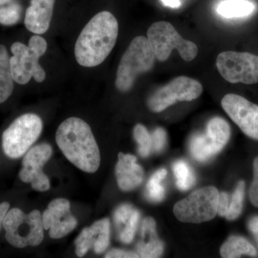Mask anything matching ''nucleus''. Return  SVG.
<instances>
[{"label": "nucleus", "instance_id": "14", "mask_svg": "<svg viewBox=\"0 0 258 258\" xmlns=\"http://www.w3.org/2000/svg\"><path fill=\"white\" fill-rule=\"evenodd\" d=\"M45 230L52 239H60L76 228L78 221L71 211V204L63 198L52 200L42 215Z\"/></svg>", "mask_w": 258, "mask_h": 258}, {"label": "nucleus", "instance_id": "1", "mask_svg": "<svg viewBox=\"0 0 258 258\" xmlns=\"http://www.w3.org/2000/svg\"><path fill=\"white\" fill-rule=\"evenodd\" d=\"M118 35L116 18L101 12L83 29L75 45V57L80 66L93 68L103 62L114 47Z\"/></svg>", "mask_w": 258, "mask_h": 258}, {"label": "nucleus", "instance_id": "6", "mask_svg": "<svg viewBox=\"0 0 258 258\" xmlns=\"http://www.w3.org/2000/svg\"><path fill=\"white\" fill-rule=\"evenodd\" d=\"M42 121L34 113L20 115L3 134L5 154L11 159H18L28 152L40 136Z\"/></svg>", "mask_w": 258, "mask_h": 258}, {"label": "nucleus", "instance_id": "7", "mask_svg": "<svg viewBox=\"0 0 258 258\" xmlns=\"http://www.w3.org/2000/svg\"><path fill=\"white\" fill-rule=\"evenodd\" d=\"M219 195L214 186L196 190L176 204L174 215L183 222L198 224L210 221L217 215Z\"/></svg>", "mask_w": 258, "mask_h": 258}, {"label": "nucleus", "instance_id": "18", "mask_svg": "<svg viewBox=\"0 0 258 258\" xmlns=\"http://www.w3.org/2000/svg\"><path fill=\"white\" fill-rule=\"evenodd\" d=\"M140 217L139 210L128 204L120 205L115 210L113 218L120 242L129 244L133 241Z\"/></svg>", "mask_w": 258, "mask_h": 258}, {"label": "nucleus", "instance_id": "19", "mask_svg": "<svg viewBox=\"0 0 258 258\" xmlns=\"http://www.w3.org/2000/svg\"><path fill=\"white\" fill-rule=\"evenodd\" d=\"M137 248L140 257H158L163 253L164 244L158 237L156 222L152 217H147L142 222Z\"/></svg>", "mask_w": 258, "mask_h": 258}, {"label": "nucleus", "instance_id": "12", "mask_svg": "<svg viewBox=\"0 0 258 258\" xmlns=\"http://www.w3.org/2000/svg\"><path fill=\"white\" fill-rule=\"evenodd\" d=\"M52 154V147L47 144H39L30 149L24 157L23 167L19 173L21 181L31 184L35 191H46L50 189V180L43 172V167Z\"/></svg>", "mask_w": 258, "mask_h": 258}, {"label": "nucleus", "instance_id": "27", "mask_svg": "<svg viewBox=\"0 0 258 258\" xmlns=\"http://www.w3.org/2000/svg\"><path fill=\"white\" fill-rule=\"evenodd\" d=\"M22 15V8L18 3L10 2L7 6H0V24L3 25H13L20 21Z\"/></svg>", "mask_w": 258, "mask_h": 258}, {"label": "nucleus", "instance_id": "2", "mask_svg": "<svg viewBox=\"0 0 258 258\" xmlns=\"http://www.w3.org/2000/svg\"><path fill=\"white\" fill-rule=\"evenodd\" d=\"M56 143L74 165L85 172H96L101 154L91 127L77 117L64 120L56 132Z\"/></svg>", "mask_w": 258, "mask_h": 258}, {"label": "nucleus", "instance_id": "10", "mask_svg": "<svg viewBox=\"0 0 258 258\" xmlns=\"http://www.w3.org/2000/svg\"><path fill=\"white\" fill-rule=\"evenodd\" d=\"M203 91V86L197 80L179 76L158 89L148 100V106L151 111L159 113L176 102L197 99Z\"/></svg>", "mask_w": 258, "mask_h": 258}, {"label": "nucleus", "instance_id": "31", "mask_svg": "<svg viewBox=\"0 0 258 258\" xmlns=\"http://www.w3.org/2000/svg\"><path fill=\"white\" fill-rule=\"evenodd\" d=\"M106 258H134L139 257V254L133 252L122 250V249H113L108 252L105 256Z\"/></svg>", "mask_w": 258, "mask_h": 258}, {"label": "nucleus", "instance_id": "29", "mask_svg": "<svg viewBox=\"0 0 258 258\" xmlns=\"http://www.w3.org/2000/svg\"><path fill=\"white\" fill-rule=\"evenodd\" d=\"M249 198L252 205L258 207V157L254 161V177L249 189Z\"/></svg>", "mask_w": 258, "mask_h": 258}, {"label": "nucleus", "instance_id": "35", "mask_svg": "<svg viewBox=\"0 0 258 258\" xmlns=\"http://www.w3.org/2000/svg\"><path fill=\"white\" fill-rule=\"evenodd\" d=\"M10 2H12V0H0V6L8 5Z\"/></svg>", "mask_w": 258, "mask_h": 258}, {"label": "nucleus", "instance_id": "33", "mask_svg": "<svg viewBox=\"0 0 258 258\" xmlns=\"http://www.w3.org/2000/svg\"><path fill=\"white\" fill-rule=\"evenodd\" d=\"M249 229L255 235H258V217H254L249 222Z\"/></svg>", "mask_w": 258, "mask_h": 258}, {"label": "nucleus", "instance_id": "26", "mask_svg": "<svg viewBox=\"0 0 258 258\" xmlns=\"http://www.w3.org/2000/svg\"><path fill=\"white\" fill-rule=\"evenodd\" d=\"M244 195V182L243 181H240L237 184L235 192L233 193L232 199H231L228 211H227V215H225L227 220L232 221L240 216L241 212H242Z\"/></svg>", "mask_w": 258, "mask_h": 258}, {"label": "nucleus", "instance_id": "23", "mask_svg": "<svg viewBox=\"0 0 258 258\" xmlns=\"http://www.w3.org/2000/svg\"><path fill=\"white\" fill-rule=\"evenodd\" d=\"M175 175L176 186L181 191H186L192 188L196 182V177L191 166L185 161H176L173 165Z\"/></svg>", "mask_w": 258, "mask_h": 258}, {"label": "nucleus", "instance_id": "9", "mask_svg": "<svg viewBox=\"0 0 258 258\" xmlns=\"http://www.w3.org/2000/svg\"><path fill=\"white\" fill-rule=\"evenodd\" d=\"M217 68L222 78L231 83H258V56L249 52L226 51L219 54Z\"/></svg>", "mask_w": 258, "mask_h": 258}, {"label": "nucleus", "instance_id": "30", "mask_svg": "<svg viewBox=\"0 0 258 258\" xmlns=\"http://www.w3.org/2000/svg\"><path fill=\"white\" fill-rule=\"evenodd\" d=\"M230 198L227 193L222 192L219 195L217 213L221 217H225L230 206Z\"/></svg>", "mask_w": 258, "mask_h": 258}, {"label": "nucleus", "instance_id": "24", "mask_svg": "<svg viewBox=\"0 0 258 258\" xmlns=\"http://www.w3.org/2000/svg\"><path fill=\"white\" fill-rule=\"evenodd\" d=\"M167 174L165 169H160L156 171L147 184L146 187V197L152 203H160L165 197V189L161 184V181L164 179Z\"/></svg>", "mask_w": 258, "mask_h": 258}, {"label": "nucleus", "instance_id": "25", "mask_svg": "<svg viewBox=\"0 0 258 258\" xmlns=\"http://www.w3.org/2000/svg\"><path fill=\"white\" fill-rule=\"evenodd\" d=\"M134 137L139 145V155L142 157H147L152 152V135L144 125L137 124L134 128Z\"/></svg>", "mask_w": 258, "mask_h": 258}, {"label": "nucleus", "instance_id": "22", "mask_svg": "<svg viewBox=\"0 0 258 258\" xmlns=\"http://www.w3.org/2000/svg\"><path fill=\"white\" fill-rule=\"evenodd\" d=\"M254 8L247 0H225L217 7V13L225 18H242L252 14Z\"/></svg>", "mask_w": 258, "mask_h": 258}, {"label": "nucleus", "instance_id": "32", "mask_svg": "<svg viewBox=\"0 0 258 258\" xmlns=\"http://www.w3.org/2000/svg\"><path fill=\"white\" fill-rule=\"evenodd\" d=\"M10 209V204L8 203H3L0 204V229L3 226V220H4L5 215L7 212H8Z\"/></svg>", "mask_w": 258, "mask_h": 258}, {"label": "nucleus", "instance_id": "3", "mask_svg": "<svg viewBox=\"0 0 258 258\" xmlns=\"http://www.w3.org/2000/svg\"><path fill=\"white\" fill-rule=\"evenodd\" d=\"M155 59L147 37H135L120 59L115 79L116 88L121 92H128L139 75L152 70Z\"/></svg>", "mask_w": 258, "mask_h": 258}, {"label": "nucleus", "instance_id": "15", "mask_svg": "<svg viewBox=\"0 0 258 258\" xmlns=\"http://www.w3.org/2000/svg\"><path fill=\"white\" fill-rule=\"evenodd\" d=\"M110 233L111 225L107 218L98 220L83 229L75 240L76 254L82 257L91 249L97 254L103 253L109 245Z\"/></svg>", "mask_w": 258, "mask_h": 258}, {"label": "nucleus", "instance_id": "8", "mask_svg": "<svg viewBox=\"0 0 258 258\" xmlns=\"http://www.w3.org/2000/svg\"><path fill=\"white\" fill-rule=\"evenodd\" d=\"M230 137L228 123L220 117H215L208 122L205 134H195L191 137L189 142L191 155L200 162L210 160L223 149Z\"/></svg>", "mask_w": 258, "mask_h": 258}, {"label": "nucleus", "instance_id": "4", "mask_svg": "<svg viewBox=\"0 0 258 258\" xmlns=\"http://www.w3.org/2000/svg\"><path fill=\"white\" fill-rule=\"evenodd\" d=\"M3 227L6 232L7 241L17 248L35 247L43 240V224L39 210L25 214L20 209H11L5 215Z\"/></svg>", "mask_w": 258, "mask_h": 258}, {"label": "nucleus", "instance_id": "36", "mask_svg": "<svg viewBox=\"0 0 258 258\" xmlns=\"http://www.w3.org/2000/svg\"><path fill=\"white\" fill-rule=\"evenodd\" d=\"M257 242H258V238H257Z\"/></svg>", "mask_w": 258, "mask_h": 258}, {"label": "nucleus", "instance_id": "20", "mask_svg": "<svg viewBox=\"0 0 258 258\" xmlns=\"http://www.w3.org/2000/svg\"><path fill=\"white\" fill-rule=\"evenodd\" d=\"M10 58L6 47L0 45V103H4L10 98L14 88Z\"/></svg>", "mask_w": 258, "mask_h": 258}, {"label": "nucleus", "instance_id": "5", "mask_svg": "<svg viewBox=\"0 0 258 258\" xmlns=\"http://www.w3.org/2000/svg\"><path fill=\"white\" fill-rule=\"evenodd\" d=\"M147 39L156 58L161 62L167 60L174 49L179 52L181 58L187 62L193 60L198 55L196 44L183 38L168 22L152 24L148 30Z\"/></svg>", "mask_w": 258, "mask_h": 258}, {"label": "nucleus", "instance_id": "28", "mask_svg": "<svg viewBox=\"0 0 258 258\" xmlns=\"http://www.w3.org/2000/svg\"><path fill=\"white\" fill-rule=\"evenodd\" d=\"M152 149L156 152H160L166 144V131L163 128H157L152 134Z\"/></svg>", "mask_w": 258, "mask_h": 258}, {"label": "nucleus", "instance_id": "34", "mask_svg": "<svg viewBox=\"0 0 258 258\" xmlns=\"http://www.w3.org/2000/svg\"><path fill=\"white\" fill-rule=\"evenodd\" d=\"M164 6L171 8H179L181 3L180 0H161Z\"/></svg>", "mask_w": 258, "mask_h": 258}, {"label": "nucleus", "instance_id": "16", "mask_svg": "<svg viewBox=\"0 0 258 258\" xmlns=\"http://www.w3.org/2000/svg\"><path fill=\"white\" fill-rule=\"evenodd\" d=\"M115 173L118 186L124 191L138 187L144 178L143 168L137 162V157L121 152L118 154Z\"/></svg>", "mask_w": 258, "mask_h": 258}, {"label": "nucleus", "instance_id": "11", "mask_svg": "<svg viewBox=\"0 0 258 258\" xmlns=\"http://www.w3.org/2000/svg\"><path fill=\"white\" fill-rule=\"evenodd\" d=\"M11 52L13 55L10 58V69L15 82L25 85L32 78L37 83L45 81L46 74L39 63L40 54L20 42L13 44Z\"/></svg>", "mask_w": 258, "mask_h": 258}, {"label": "nucleus", "instance_id": "17", "mask_svg": "<svg viewBox=\"0 0 258 258\" xmlns=\"http://www.w3.org/2000/svg\"><path fill=\"white\" fill-rule=\"evenodd\" d=\"M55 0H31L25 13V25L29 31L42 35L50 28Z\"/></svg>", "mask_w": 258, "mask_h": 258}, {"label": "nucleus", "instance_id": "21", "mask_svg": "<svg viewBox=\"0 0 258 258\" xmlns=\"http://www.w3.org/2000/svg\"><path fill=\"white\" fill-rule=\"evenodd\" d=\"M222 257H240L242 254L255 257L257 252L253 246L244 237L232 236L229 237L220 249Z\"/></svg>", "mask_w": 258, "mask_h": 258}, {"label": "nucleus", "instance_id": "13", "mask_svg": "<svg viewBox=\"0 0 258 258\" xmlns=\"http://www.w3.org/2000/svg\"><path fill=\"white\" fill-rule=\"evenodd\" d=\"M222 106L244 134L258 140L257 105L239 95L230 93L222 98Z\"/></svg>", "mask_w": 258, "mask_h": 258}]
</instances>
